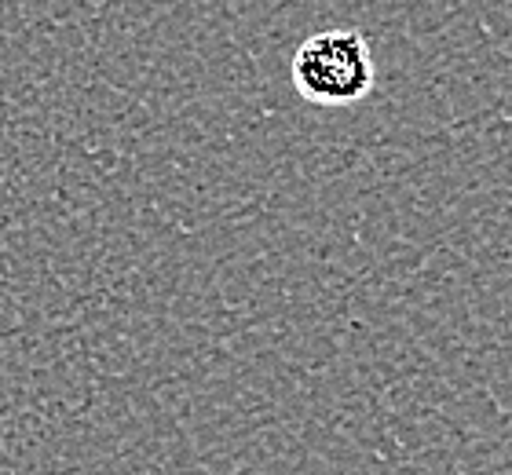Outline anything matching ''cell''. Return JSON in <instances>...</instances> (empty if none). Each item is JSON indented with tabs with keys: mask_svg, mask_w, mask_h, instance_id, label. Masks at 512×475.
<instances>
[{
	"mask_svg": "<svg viewBox=\"0 0 512 475\" xmlns=\"http://www.w3.org/2000/svg\"><path fill=\"white\" fill-rule=\"evenodd\" d=\"M293 88L304 103L315 106H352L374 92L377 70L370 41L355 30L315 33L293 52L289 66Z\"/></svg>",
	"mask_w": 512,
	"mask_h": 475,
	"instance_id": "obj_1",
	"label": "cell"
}]
</instances>
